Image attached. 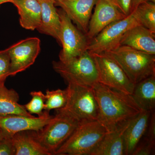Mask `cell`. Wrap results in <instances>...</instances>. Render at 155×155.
<instances>
[{
    "label": "cell",
    "instance_id": "obj_31",
    "mask_svg": "<svg viewBox=\"0 0 155 155\" xmlns=\"http://www.w3.org/2000/svg\"><path fill=\"white\" fill-rule=\"evenodd\" d=\"M5 137V134L3 133L2 130L0 128V140Z\"/></svg>",
    "mask_w": 155,
    "mask_h": 155
},
{
    "label": "cell",
    "instance_id": "obj_20",
    "mask_svg": "<svg viewBox=\"0 0 155 155\" xmlns=\"http://www.w3.org/2000/svg\"><path fill=\"white\" fill-rule=\"evenodd\" d=\"M130 96L143 110L153 111L155 107V75L147 78L135 84Z\"/></svg>",
    "mask_w": 155,
    "mask_h": 155
},
{
    "label": "cell",
    "instance_id": "obj_26",
    "mask_svg": "<svg viewBox=\"0 0 155 155\" xmlns=\"http://www.w3.org/2000/svg\"><path fill=\"white\" fill-rule=\"evenodd\" d=\"M146 136L143 142L155 147V115L153 111L151 113L148 125L147 128Z\"/></svg>",
    "mask_w": 155,
    "mask_h": 155
},
{
    "label": "cell",
    "instance_id": "obj_24",
    "mask_svg": "<svg viewBox=\"0 0 155 155\" xmlns=\"http://www.w3.org/2000/svg\"><path fill=\"white\" fill-rule=\"evenodd\" d=\"M30 95L31 100L24 105L25 110L31 114L42 116L44 111L46 101L45 94L41 91H33L30 93Z\"/></svg>",
    "mask_w": 155,
    "mask_h": 155
},
{
    "label": "cell",
    "instance_id": "obj_4",
    "mask_svg": "<svg viewBox=\"0 0 155 155\" xmlns=\"http://www.w3.org/2000/svg\"><path fill=\"white\" fill-rule=\"evenodd\" d=\"M67 104L58 109L77 120L79 123L97 120L98 107L91 87L68 82Z\"/></svg>",
    "mask_w": 155,
    "mask_h": 155
},
{
    "label": "cell",
    "instance_id": "obj_14",
    "mask_svg": "<svg viewBox=\"0 0 155 155\" xmlns=\"http://www.w3.org/2000/svg\"><path fill=\"white\" fill-rule=\"evenodd\" d=\"M120 45L155 55V33L142 25H135L124 34L120 41Z\"/></svg>",
    "mask_w": 155,
    "mask_h": 155
},
{
    "label": "cell",
    "instance_id": "obj_15",
    "mask_svg": "<svg viewBox=\"0 0 155 155\" xmlns=\"http://www.w3.org/2000/svg\"><path fill=\"white\" fill-rule=\"evenodd\" d=\"M151 112L142 110L130 119L124 134V155H132L145 135Z\"/></svg>",
    "mask_w": 155,
    "mask_h": 155
},
{
    "label": "cell",
    "instance_id": "obj_23",
    "mask_svg": "<svg viewBox=\"0 0 155 155\" xmlns=\"http://www.w3.org/2000/svg\"><path fill=\"white\" fill-rule=\"evenodd\" d=\"M44 110L49 112L51 110H58L64 107L67 104V89H60L56 90H47Z\"/></svg>",
    "mask_w": 155,
    "mask_h": 155
},
{
    "label": "cell",
    "instance_id": "obj_22",
    "mask_svg": "<svg viewBox=\"0 0 155 155\" xmlns=\"http://www.w3.org/2000/svg\"><path fill=\"white\" fill-rule=\"evenodd\" d=\"M131 13L140 25L155 33V4L147 1L141 3Z\"/></svg>",
    "mask_w": 155,
    "mask_h": 155
},
{
    "label": "cell",
    "instance_id": "obj_2",
    "mask_svg": "<svg viewBox=\"0 0 155 155\" xmlns=\"http://www.w3.org/2000/svg\"><path fill=\"white\" fill-rule=\"evenodd\" d=\"M104 53L116 61L134 84L155 75V55L124 45Z\"/></svg>",
    "mask_w": 155,
    "mask_h": 155
},
{
    "label": "cell",
    "instance_id": "obj_19",
    "mask_svg": "<svg viewBox=\"0 0 155 155\" xmlns=\"http://www.w3.org/2000/svg\"><path fill=\"white\" fill-rule=\"evenodd\" d=\"M41 6V23L39 32L54 38L58 41L61 27L60 17L55 6V0H38Z\"/></svg>",
    "mask_w": 155,
    "mask_h": 155
},
{
    "label": "cell",
    "instance_id": "obj_30",
    "mask_svg": "<svg viewBox=\"0 0 155 155\" xmlns=\"http://www.w3.org/2000/svg\"><path fill=\"white\" fill-rule=\"evenodd\" d=\"M13 1V0H0V6L3 4H5V3L8 2L11 3V1Z\"/></svg>",
    "mask_w": 155,
    "mask_h": 155
},
{
    "label": "cell",
    "instance_id": "obj_21",
    "mask_svg": "<svg viewBox=\"0 0 155 155\" xmlns=\"http://www.w3.org/2000/svg\"><path fill=\"white\" fill-rule=\"evenodd\" d=\"M19 94L16 91L7 88L5 82H0V116L17 115L33 117L24 105L19 104Z\"/></svg>",
    "mask_w": 155,
    "mask_h": 155
},
{
    "label": "cell",
    "instance_id": "obj_28",
    "mask_svg": "<svg viewBox=\"0 0 155 155\" xmlns=\"http://www.w3.org/2000/svg\"><path fill=\"white\" fill-rule=\"evenodd\" d=\"M126 17L131 13L132 0H111Z\"/></svg>",
    "mask_w": 155,
    "mask_h": 155
},
{
    "label": "cell",
    "instance_id": "obj_5",
    "mask_svg": "<svg viewBox=\"0 0 155 155\" xmlns=\"http://www.w3.org/2000/svg\"><path fill=\"white\" fill-rule=\"evenodd\" d=\"M52 65L54 70L67 83L72 82L92 87L98 82L94 59L87 51L68 61H53Z\"/></svg>",
    "mask_w": 155,
    "mask_h": 155
},
{
    "label": "cell",
    "instance_id": "obj_11",
    "mask_svg": "<svg viewBox=\"0 0 155 155\" xmlns=\"http://www.w3.org/2000/svg\"><path fill=\"white\" fill-rule=\"evenodd\" d=\"M125 17L111 0H97L86 34L88 41L109 24Z\"/></svg>",
    "mask_w": 155,
    "mask_h": 155
},
{
    "label": "cell",
    "instance_id": "obj_3",
    "mask_svg": "<svg viewBox=\"0 0 155 155\" xmlns=\"http://www.w3.org/2000/svg\"><path fill=\"white\" fill-rule=\"evenodd\" d=\"M107 132L98 120L79 123L55 155H91Z\"/></svg>",
    "mask_w": 155,
    "mask_h": 155
},
{
    "label": "cell",
    "instance_id": "obj_13",
    "mask_svg": "<svg viewBox=\"0 0 155 155\" xmlns=\"http://www.w3.org/2000/svg\"><path fill=\"white\" fill-rule=\"evenodd\" d=\"M97 0H58L55 6L61 8L67 16L77 25V28L85 35L93 8Z\"/></svg>",
    "mask_w": 155,
    "mask_h": 155
},
{
    "label": "cell",
    "instance_id": "obj_25",
    "mask_svg": "<svg viewBox=\"0 0 155 155\" xmlns=\"http://www.w3.org/2000/svg\"><path fill=\"white\" fill-rule=\"evenodd\" d=\"M10 58L7 49L0 51V82H5L10 76Z\"/></svg>",
    "mask_w": 155,
    "mask_h": 155
},
{
    "label": "cell",
    "instance_id": "obj_18",
    "mask_svg": "<svg viewBox=\"0 0 155 155\" xmlns=\"http://www.w3.org/2000/svg\"><path fill=\"white\" fill-rule=\"evenodd\" d=\"M15 155H52L38 140L34 130L17 132L12 137Z\"/></svg>",
    "mask_w": 155,
    "mask_h": 155
},
{
    "label": "cell",
    "instance_id": "obj_7",
    "mask_svg": "<svg viewBox=\"0 0 155 155\" xmlns=\"http://www.w3.org/2000/svg\"><path fill=\"white\" fill-rule=\"evenodd\" d=\"M90 54L96 66L98 82L126 94H132L135 84L116 61L104 53Z\"/></svg>",
    "mask_w": 155,
    "mask_h": 155
},
{
    "label": "cell",
    "instance_id": "obj_6",
    "mask_svg": "<svg viewBox=\"0 0 155 155\" xmlns=\"http://www.w3.org/2000/svg\"><path fill=\"white\" fill-rule=\"evenodd\" d=\"M56 111L55 116H53L42 128L34 130L38 140L51 155H55L79 123L68 114L58 110Z\"/></svg>",
    "mask_w": 155,
    "mask_h": 155
},
{
    "label": "cell",
    "instance_id": "obj_17",
    "mask_svg": "<svg viewBox=\"0 0 155 155\" xmlns=\"http://www.w3.org/2000/svg\"><path fill=\"white\" fill-rule=\"evenodd\" d=\"M11 3L17 8L22 28L34 30L41 23V6L38 0H13Z\"/></svg>",
    "mask_w": 155,
    "mask_h": 155
},
{
    "label": "cell",
    "instance_id": "obj_1",
    "mask_svg": "<svg viewBox=\"0 0 155 155\" xmlns=\"http://www.w3.org/2000/svg\"><path fill=\"white\" fill-rule=\"evenodd\" d=\"M92 88L98 107L97 120L108 132L115 130L120 124L130 120L143 110L130 95L98 82Z\"/></svg>",
    "mask_w": 155,
    "mask_h": 155
},
{
    "label": "cell",
    "instance_id": "obj_8",
    "mask_svg": "<svg viewBox=\"0 0 155 155\" xmlns=\"http://www.w3.org/2000/svg\"><path fill=\"white\" fill-rule=\"evenodd\" d=\"M61 20L58 41L62 46L59 61H65L82 54L87 51L88 40L86 35L73 25L62 9L58 10Z\"/></svg>",
    "mask_w": 155,
    "mask_h": 155
},
{
    "label": "cell",
    "instance_id": "obj_10",
    "mask_svg": "<svg viewBox=\"0 0 155 155\" xmlns=\"http://www.w3.org/2000/svg\"><path fill=\"white\" fill-rule=\"evenodd\" d=\"M40 44L38 38H28L7 49L10 58V76H15L33 65L40 51Z\"/></svg>",
    "mask_w": 155,
    "mask_h": 155
},
{
    "label": "cell",
    "instance_id": "obj_29",
    "mask_svg": "<svg viewBox=\"0 0 155 155\" xmlns=\"http://www.w3.org/2000/svg\"><path fill=\"white\" fill-rule=\"evenodd\" d=\"M150 0H132L131 2V12L141 3Z\"/></svg>",
    "mask_w": 155,
    "mask_h": 155
},
{
    "label": "cell",
    "instance_id": "obj_27",
    "mask_svg": "<svg viewBox=\"0 0 155 155\" xmlns=\"http://www.w3.org/2000/svg\"><path fill=\"white\" fill-rule=\"evenodd\" d=\"M15 150L11 137H5L0 140V155H15Z\"/></svg>",
    "mask_w": 155,
    "mask_h": 155
},
{
    "label": "cell",
    "instance_id": "obj_16",
    "mask_svg": "<svg viewBox=\"0 0 155 155\" xmlns=\"http://www.w3.org/2000/svg\"><path fill=\"white\" fill-rule=\"evenodd\" d=\"M130 120L120 124L113 131L107 132L91 155H124V132Z\"/></svg>",
    "mask_w": 155,
    "mask_h": 155
},
{
    "label": "cell",
    "instance_id": "obj_12",
    "mask_svg": "<svg viewBox=\"0 0 155 155\" xmlns=\"http://www.w3.org/2000/svg\"><path fill=\"white\" fill-rule=\"evenodd\" d=\"M52 116L50 115L49 112L45 110L42 116L38 117L17 115L0 116V128L2 130L5 137H12L20 131L41 130Z\"/></svg>",
    "mask_w": 155,
    "mask_h": 155
},
{
    "label": "cell",
    "instance_id": "obj_9",
    "mask_svg": "<svg viewBox=\"0 0 155 155\" xmlns=\"http://www.w3.org/2000/svg\"><path fill=\"white\" fill-rule=\"evenodd\" d=\"M140 24L131 13L124 19L109 24L89 41L87 51L90 53H101L116 49L120 46V41L126 31Z\"/></svg>",
    "mask_w": 155,
    "mask_h": 155
},
{
    "label": "cell",
    "instance_id": "obj_32",
    "mask_svg": "<svg viewBox=\"0 0 155 155\" xmlns=\"http://www.w3.org/2000/svg\"><path fill=\"white\" fill-rule=\"evenodd\" d=\"M55 1H58V0H55Z\"/></svg>",
    "mask_w": 155,
    "mask_h": 155
}]
</instances>
